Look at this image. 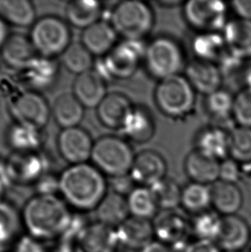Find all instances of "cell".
<instances>
[{
  "instance_id": "484cf974",
  "label": "cell",
  "mask_w": 251,
  "mask_h": 252,
  "mask_svg": "<svg viewBox=\"0 0 251 252\" xmlns=\"http://www.w3.org/2000/svg\"><path fill=\"white\" fill-rule=\"evenodd\" d=\"M220 161L193 150L184 161V169L191 182L213 185L220 179Z\"/></svg>"
},
{
  "instance_id": "2e32d148",
  "label": "cell",
  "mask_w": 251,
  "mask_h": 252,
  "mask_svg": "<svg viewBox=\"0 0 251 252\" xmlns=\"http://www.w3.org/2000/svg\"><path fill=\"white\" fill-rule=\"evenodd\" d=\"M6 163L14 183H36L47 173V160L38 152L28 154L14 153Z\"/></svg>"
},
{
  "instance_id": "5b68a950",
  "label": "cell",
  "mask_w": 251,
  "mask_h": 252,
  "mask_svg": "<svg viewBox=\"0 0 251 252\" xmlns=\"http://www.w3.org/2000/svg\"><path fill=\"white\" fill-rule=\"evenodd\" d=\"M135 154L126 140L116 135L100 137L92 150V164L109 177L129 174Z\"/></svg>"
},
{
  "instance_id": "9c48e42d",
  "label": "cell",
  "mask_w": 251,
  "mask_h": 252,
  "mask_svg": "<svg viewBox=\"0 0 251 252\" xmlns=\"http://www.w3.org/2000/svg\"><path fill=\"white\" fill-rule=\"evenodd\" d=\"M227 12V4L221 1L190 0L183 6L184 19L198 33L222 32Z\"/></svg>"
},
{
  "instance_id": "f546056e",
  "label": "cell",
  "mask_w": 251,
  "mask_h": 252,
  "mask_svg": "<svg viewBox=\"0 0 251 252\" xmlns=\"http://www.w3.org/2000/svg\"><path fill=\"white\" fill-rule=\"evenodd\" d=\"M97 221L117 228L130 217L126 198L109 190L95 209Z\"/></svg>"
},
{
  "instance_id": "8992f818",
  "label": "cell",
  "mask_w": 251,
  "mask_h": 252,
  "mask_svg": "<svg viewBox=\"0 0 251 252\" xmlns=\"http://www.w3.org/2000/svg\"><path fill=\"white\" fill-rule=\"evenodd\" d=\"M146 49V45L143 41L123 40L93 69L106 81L129 79L144 63Z\"/></svg>"
},
{
  "instance_id": "44dd1931",
  "label": "cell",
  "mask_w": 251,
  "mask_h": 252,
  "mask_svg": "<svg viewBox=\"0 0 251 252\" xmlns=\"http://www.w3.org/2000/svg\"><path fill=\"white\" fill-rule=\"evenodd\" d=\"M117 38L110 22L101 19L83 31L80 41L93 56L104 57L116 47Z\"/></svg>"
},
{
  "instance_id": "d590c367",
  "label": "cell",
  "mask_w": 251,
  "mask_h": 252,
  "mask_svg": "<svg viewBox=\"0 0 251 252\" xmlns=\"http://www.w3.org/2000/svg\"><path fill=\"white\" fill-rule=\"evenodd\" d=\"M181 206L185 211L197 215L212 208L211 186L191 182L182 189Z\"/></svg>"
},
{
  "instance_id": "7402d4cb",
  "label": "cell",
  "mask_w": 251,
  "mask_h": 252,
  "mask_svg": "<svg viewBox=\"0 0 251 252\" xmlns=\"http://www.w3.org/2000/svg\"><path fill=\"white\" fill-rule=\"evenodd\" d=\"M0 55L8 67L22 72L38 55L29 36L14 33L7 38Z\"/></svg>"
},
{
  "instance_id": "f5cc1de1",
  "label": "cell",
  "mask_w": 251,
  "mask_h": 252,
  "mask_svg": "<svg viewBox=\"0 0 251 252\" xmlns=\"http://www.w3.org/2000/svg\"><path fill=\"white\" fill-rule=\"evenodd\" d=\"M140 252H170V247L157 240H154Z\"/></svg>"
},
{
  "instance_id": "9f6ffc18",
  "label": "cell",
  "mask_w": 251,
  "mask_h": 252,
  "mask_svg": "<svg viewBox=\"0 0 251 252\" xmlns=\"http://www.w3.org/2000/svg\"><path fill=\"white\" fill-rule=\"evenodd\" d=\"M160 4L162 5H165V7H171L170 5H177V4H184V3H182L180 1H165V2H160Z\"/></svg>"
},
{
  "instance_id": "5bb4252c",
  "label": "cell",
  "mask_w": 251,
  "mask_h": 252,
  "mask_svg": "<svg viewBox=\"0 0 251 252\" xmlns=\"http://www.w3.org/2000/svg\"><path fill=\"white\" fill-rule=\"evenodd\" d=\"M251 227L239 215L222 217L216 244L224 252H242L251 244Z\"/></svg>"
},
{
  "instance_id": "30bf717a",
  "label": "cell",
  "mask_w": 251,
  "mask_h": 252,
  "mask_svg": "<svg viewBox=\"0 0 251 252\" xmlns=\"http://www.w3.org/2000/svg\"><path fill=\"white\" fill-rule=\"evenodd\" d=\"M9 111L15 123L43 129L52 116L51 107L40 92L25 91L12 99Z\"/></svg>"
},
{
  "instance_id": "3957f363",
  "label": "cell",
  "mask_w": 251,
  "mask_h": 252,
  "mask_svg": "<svg viewBox=\"0 0 251 252\" xmlns=\"http://www.w3.org/2000/svg\"><path fill=\"white\" fill-rule=\"evenodd\" d=\"M155 16L148 3L126 0L117 3L110 15V24L123 40L143 41L153 31Z\"/></svg>"
},
{
  "instance_id": "603a6c76",
  "label": "cell",
  "mask_w": 251,
  "mask_h": 252,
  "mask_svg": "<svg viewBox=\"0 0 251 252\" xmlns=\"http://www.w3.org/2000/svg\"><path fill=\"white\" fill-rule=\"evenodd\" d=\"M212 208L221 217L238 215L244 204V195L236 184L219 180L211 185Z\"/></svg>"
},
{
  "instance_id": "e0dca14e",
  "label": "cell",
  "mask_w": 251,
  "mask_h": 252,
  "mask_svg": "<svg viewBox=\"0 0 251 252\" xmlns=\"http://www.w3.org/2000/svg\"><path fill=\"white\" fill-rule=\"evenodd\" d=\"M24 80L31 91L41 92L49 90L56 84L60 75V65L53 58L37 55L22 71Z\"/></svg>"
},
{
  "instance_id": "277c9868",
  "label": "cell",
  "mask_w": 251,
  "mask_h": 252,
  "mask_svg": "<svg viewBox=\"0 0 251 252\" xmlns=\"http://www.w3.org/2000/svg\"><path fill=\"white\" fill-rule=\"evenodd\" d=\"M144 64L150 75L158 81L180 75L186 67L184 49L169 36H157L146 45Z\"/></svg>"
},
{
  "instance_id": "f907efd6",
  "label": "cell",
  "mask_w": 251,
  "mask_h": 252,
  "mask_svg": "<svg viewBox=\"0 0 251 252\" xmlns=\"http://www.w3.org/2000/svg\"><path fill=\"white\" fill-rule=\"evenodd\" d=\"M230 4L238 18L251 21V0H237Z\"/></svg>"
},
{
  "instance_id": "836d02e7",
  "label": "cell",
  "mask_w": 251,
  "mask_h": 252,
  "mask_svg": "<svg viewBox=\"0 0 251 252\" xmlns=\"http://www.w3.org/2000/svg\"><path fill=\"white\" fill-rule=\"evenodd\" d=\"M102 14V3L96 1H71L64 8L67 24L83 31L101 20Z\"/></svg>"
},
{
  "instance_id": "7dc6e473",
  "label": "cell",
  "mask_w": 251,
  "mask_h": 252,
  "mask_svg": "<svg viewBox=\"0 0 251 252\" xmlns=\"http://www.w3.org/2000/svg\"><path fill=\"white\" fill-rule=\"evenodd\" d=\"M15 252H47V251L45 249L42 241L28 234L21 237L17 240Z\"/></svg>"
},
{
  "instance_id": "11a10c76",
  "label": "cell",
  "mask_w": 251,
  "mask_h": 252,
  "mask_svg": "<svg viewBox=\"0 0 251 252\" xmlns=\"http://www.w3.org/2000/svg\"><path fill=\"white\" fill-rule=\"evenodd\" d=\"M244 84L245 90L251 92V65L245 68L244 73Z\"/></svg>"
},
{
  "instance_id": "680465c9",
  "label": "cell",
  "mask_w": 251,
  "mask_h": 252,
  "mask_svg": "<svg viewBox=\"0 0 251 252\" xmlns=\"http://www.w3.org/2000/svg\"></svg>"
},
{
  "instance_id": "ffe728a7",
  "label": "cell",
  "mask_w": 251,
  "mask_h": 252,
  "mask_svg": "<svg viewBox=\"0 0 251 252\" xmlns=\"http://www.w3.org/2000/svg\"><path fill=\"white\" fill-rule=\"evenodd\" d=\"M133 106L125 94L110 92L95 109L96 116L99 122L106 127L121 130Z\"/></svg>"
},
{
  "instance_id": "7a4b0ae2",
  "label": "cell",
  "mask_w": 251,
  "mask_h": 252,
  "mask_svg": "<svg viewBox=\"0 0 251 252\" xmlns=\"http://www.w3.org/2000/svg\"><path fill=\"white\" fill-rule=\"evenodd\" d=\"M22 220L29 235L44 241L66 233L72 215L63 199L55 194H36L24 205Z\"/></svg>"
},
{
  "instance_id": "f35d334b",
  "label": "cell",
  "mask_w": 251,
  "mask_h": 252,
  "mask_svg": "<svg viewBox=\"0 0 251 252\" xmlns=\"http://www.w3.org/2000/svg\"><path fill=\"white\" fill-rule=\"evenodd\" d=\"M23 225L22 215L14 206L0 200V245L13 241Z\"/></svg>"
},
{
  "instance_id": "d6a6232c",
  "label": "cell",
  "mask_w": 251,
  "mask_h": 252,
  "mask_svg": "<svg viewBox=\"0 0 251 252\" xmlns=\"http://www.w3.org/2000/svg\"><path fill=\"white\" fill-rule=\"evenodd\" d=\"M0 18L15 27H32L36 19L34 3L28 0H0Z\"/></svg>"
},
{
  "instance_id": "83f0119b",
  "label": "cell",
  "mask_w": 251,
  "mask_h": 252,
  "mask_svg": "<svg viewBox=\"0 0 251 252\" xmlns=\"http://www.w3.org/2000/svg\"><path fill=\"white\" fill-rule=\"evenodd\" d=\"M42 130L14 123L6 132V142L14 153H37L43 144Z\"/></svg>"
},
{
  "instance_id": "cb8c5ba5",
  "label": "cell",
  "mask_w": 251,
  "mask_h": 252,
  "mask_svg": "<svg viewBox=\"0 0 251 252\" xmlns=\"http://www.w3.org/2000/svg\"><path fill=\"white\" fill-rule=\"evenodd\" d=\"M221 33L228 52L244 61L251 59V21H228Z\"/></svg>"
},
{
  "instance_id": "ba28073f",
  "label": "cell",
  "mask_w": 251,
  "mask_h": 252,
  "mask_svg": "<svg viewBox=\"0 0 251 252\" xmlns=\"http://www.w3.org/2000/svg\"><path fill=\"white\" fill-rule=\"evenodd\" d=\"M196 92L185 76L177 75L160 80L154 91V100L160 111L171 118L189 114L195 105Z\"/></svg>"
},
{
  "instance_id": "4316f807",
  "label": "cell",
  "mask_w": 251,
  "mask_h": 252,
  "mask_svg": "<svg viewBox=\"0 0 251 252\" xmlns=\"http://www.w3.org/2000/svg\"><path fill=\"white\" fill-rule=\"evenodd\" d=\"M155 129V122L149 110L142 106H133L121 131L129 140L145 143L153 138Z\"/></svg>"
},
{
  "instance_id": "f1b7e54d",
  "label": "cell",
  "mask_w": 251,
  "mask_h": 252,
  "mask_svg": "<svg viewBox=\"0 0 251 252\" xmlns=\"http://www.w3.org/2000/svg\"><path fill=\"white\" fill-rule=\"evenodd\" d=\"M157 215L153 222L155 237L157 241L169 246L184 239L187 230V224L181 215L175 210L162 211Z\"/></svg>"
},
{
  "instance_id": "e575fe53",
  "label": "cell",
  "mask_w": 251,
  "mask_h": 252,
  "mask_svg": "<svg viewBox=\"0 0 251 252\" xmlns=\"http://www.w3.org/2000/svg\"><path fill=\"white\" fill-rule=\"evenodd\" d=\"M126 198L129 214L132 217L152 220L159 212L151 188L136 186Z\"/></svg>"
},
{
  "instance_id": "d6986e66",
  "label": "cell",
  "mask_w": 251,
  "mask_h": 252,
  "mask_svg": "<svg viewBox=\"0 0 251 252\" xmlns=\"http://www.w3.org/2000/svg\"><path fill=\"white\" fill-rule=\"evenodd\" d=\"M72 94L85 109H96L108 95L106 80L92 69L76 77Z\"/></svg>"
},
{
  "instance_id": "ab89813d",
  "label": "cell",
  "mask_w": 251,
  "mask_h": 252,
  "mask_svg": "<svg viewBox=\"0 0 251 252\" xmlns=\"http://www.w3.org/2000/svg\"><path fill=\"white\" fill-rule=\"evenodd\" d=\"M235 95L221 88L206 95L205 107L213 118L219 122H225L232 118Z\"/></svg>"
},
{
  "instance_id": "6da1fadb",
  "label": "cell",
  "mask_w": 251,
  "mask_h": 252,
  "mask_svg": "<svg viewBox=\"0 0 251 252\" xmlns=\"http://www.w3.org/2000/svg\"><path fill=\"white\" fill-rule=\"evenodd\" d=\"M59 192L69 207L95 210L109 192V183L93 164H71L59 176Z\"/></svg>"
},
{
  "instance_id": "4fadbf2b",
  "label": "cell",
  "mask_w": 251,
  "mask_h": 252,
  "mask_svg": "<svg viewBox=\"0 0 251 252\" xmlns=\"http://www.w3.org/2000/svg\"><path fill=\"white\" fill-rule=\"evenodd\" d=\"M166 161L161 154L153 150L137 154L130 170V176L137 186L152 187L166 177Z\"/></svg>"
},
{
  "instance_id": "681fc988",
  "label": "cell",
  "mask_w": 251,
  "mask_h": 252,
  "mask_svg": "<svg viewBox=\"0 0 251 252\" xmlns=\"http://www.w3.org/2000/svg\"><path fill=\"white\" fill-rule=\"evenodd\" d=\"M220 248L217 244L213 241L196 239L189 243L185 248L184 252H221Z\"/></svg>"
},
{
  "instance_id": "7bdbcfd3",
  "label": "cell",
  "mask_w": 251,
  "mask_h": 252,
  "mask_svg": "<svg viewBox=\"0 0 251 252\" xmlns=\"http://www.w3.org/2000/svg\"><path fill=\"white\" fill-rule=\"evenodd\" d=\"M232 118L238 126L251 128V92L242 90L234 97Z\"/></svg>"
},
{
  "instance_id": "6f0895ef",
  "label": "cell",
  "mask_w": 251,
  "mask_h": 252,
  "mask_svg": "<svg viewBox=\"0 0 251 252\" xmlns=\"http://www.w3.org/2000/svg\"><path fill=\"white\" fill-rule=\"evenodd\" d=\"M0 70H1V65H0Z\"/></svg>"
},
{
  "instance_id": "4dcf8cb0",
  "label": "cell",
  "mask_w": 251,
  "mask_h": 252,
  "mask_svg": "<svg viewBox=\"0 0 251 252\" xmlns=\"http://www.w3.org/2000/svg\"><path fill=\"white\" fill-rule=\"evenodd\" d=\"M85 109L72 93H64L55 99L51 107L52 116L62 129L74 127L84 119Z\"/></svg>"
},
{
  "instance_id": "b9f144b4",
  "label": "cell",
  "mask_w": 251,
  "mask_h": 252,
  "mask_svg": "<svg viewBox=\"0 0 251 252\" xmlns=\"http://www.w3.org/2000/svg\"><path fill=\"white\" fill-rule=\"evenodd\" d=\"M221 220L222 217L220 215H218L214 210H208L195 215L190 228L196 239L216 242L220 230Z\"/></svg>"
},
{
  "instance_id": "60d3db41",
  "label": "cell",
  "mask_w": 251,
  "mask_h": 252,
  "mask_svg": "<svg viewBox=\"0 0 251 252\" xmlns=\"http://www.w3.org/2000/svg\"><path fill=\"white\" fill-rule=\"evenodd\" d=\"M229 157L240 164H251V128L238 126L231 130Z\"/></svg>"
},
{
  "instance_id": "1f68e13d",
  "label": "cell",
  "mask_w": 251,
  "mask_h": 252,
  "mask_svg": "<svg viewBox=\"0 0 251 252\" xmlns=\"http://www.w3.org/2000/svg\"><path fill=\"white\" fill-rule=\"evenodd\" d=\"M195 59L218 64L224 56L227 48L221 32L198 33L191 42Z\"/></svg>"
},
{
  "instance_id": "d4e9b609",
  "label": "cell",
  "mask_w": 251,
  "mask_h": 252,
  "mask_svg": "<svg viewBox=\"0 0 251 252\" xmlns=\"http://www.w3.org/2000/svg\"><path fill=\"white\" fill-rule=\"evenodd\" d=\"M230 133L221 126H208L197 135L195 150L221 162L229 158Z\"/></svg>"
},
{
  "instance_id": "bcb514c9",
  "label": "cell",
  "mask_w": 251,
  "mask_h": 252,
  "mask_svg": "<svg viewBox=\"0 0 251 252\" xmlns=\"http://www.w3.org/2000/svg\"><path fill=\"white\" fill-rule=\"evenodd\" d=\"M244 62H245L244 60L235 56L227 50L226 54L222 57L217 65L224 77L237 72L238 69L241 68L242 64Z\"/></svg>"
},
{
  "instance_id": "52a82bcc",
  "label": "cell",
  "mask_w": 251,
  "mask_h": 252,
  "mask_svg": "<svg viewBox=\"0 0 251 252\" xmlns=\"http://www.w3.org/2000/svg\"><path fill=\"white\" fill-rule=\"evenodd\" d=\"M29 37L36 54L48 58L62 56L72 42L70 25L56 16L38 18L31 28Z\"/></svg>"
},
{
  "instance_id": "db71d44e",
  "label": "cell",
  "mask_w": 251,
  "mask_h": 252,
  "mask_svg": "<svg viewBox=\"0 0 251 252\" xmlns=\"http://www.w3.org/2000/svg\"><path fill=\"white\" fill-rule=\"evenodd\" d=\"M10 34L9 30H8V25L0 18V49L2 48Z\"/></svg>"
},
{
  "instance_id": "f6af8a7d",
  "label": "cell",
  "mask_w": 251,
  "mask_h": 252,
  "mask_svg": "<svg viewBox=\"0 0 251 252\" xmlns=\"http://www.w3.org/2000/svg\"><path fill=\"white\" fill-rule=\"evenodd\" d=\"M108 183H109V187L111 188L110 190L117 194H122L125 197H126L132 192V189L137 186L134 181L132 180L130 174L110 177V180Z\"/></svg>"
},
{
  "instance_id": "ac0fdd59",
  "label": "cell",
  "mask_w": 251,
  "mask_h": 252,
  "mask_svg": "<svg viewBox=\"0 0 251 252\" xmlns=\"http://www.w3.org/2000/svg\"><path fill=\"white\" fill-rule=\"evenodd\" d=\"M116 230L118 244L127 249L141 251L155 240L153 221L130 216Z\"/></svg>"
},
{
  "instance_id": "7c38bea8",
  "label": "cell",
  "mask_w": 251,
  "mask_h": 252,
  "mask_svg": "<svg viewBox=\"0 0 251 252\" xmlns=\"http://www.w3.org/2000/svg\"><path fill=\"white\" fill-rule=\"evenodd\" d=\"M116 228L96 221L80 229L75 237L74 252H116Z\"/></svg>"
},
{
  "instance_id": "816d5d0a",
  "label": "cell",
  "mask_w": 251,
  "mask_h": 252,
  "mask_svg": "<svg viewBox=\"0 0 251 252\" xmlns=\"http://www.w3.org/2000/svg\"><path fill=\"white\" fill-rule=\"evenodd\" d=\"M13 183L6 162L0 161V191L5 189Z\"/></svg>"
},
{
  "instance_id": "c3c4849f",
  "label": "cell",
  "mask_w": 251,
  "mask_h": 252,
  "mask_svg": "<svg viewBox=\"0 0 251 252\" xmlns=\"http://www.w3.org/2000/svg\"><path fill=\"white\" fill-rule=\"evenodd\" d=\"M37 184L38 194H55L59 192V177L45 174L35 183Z\"/></svg>"
},
{
  "instance_id": "9a60e30c",
  "label": "cell",
  "mask_w": 251,
  "mask_h": 252,
  "mask_svg": "<svg viewBox=\"0 0 251 252\" xmlns=\"http://www.w3.org/2000/svg\"><path fill=\"white\" fill-rule=\"evenodd\" d=\"M184 76L195 92L205 95L221 89L224 78L217 64L197 59L186 65Z\"/></svg>"
},
{
  "instance_id": "ee69618b",
  "label": "cell",
  "mask_w": 251,
  "mask_h": 252,
  "mask_svg": "<svg viewBox=\"0 0 251 252\" xmlns=\"http://www.w3.org/2000/svg\"><path fill=\"white\" fill-rule=\"evenodd\" d=\"M243 171L240 163L231 158L222 160L220 164V179L219 180L236 184L241 179Z\"/></svg>"
},
{
  "instance_id": "8fae6325",
  "label": "cell",
  "mask_w": 251,
  "mask_h": 252,
  "mask_svg": "<svg viewBox=\"0 0 251 252\" xmlns=\"http://www.w3.org/2000/svg\"><path fill=\"white\" fill-rule=\"evenodd\" d=\"M94 143L88 131L79 126L62 129L57 138L59 154L70 165L87 163Z\"/></svg>"
},
{
  "instance_id": "8d00e7d4",
  "label": "cell",
  "mask_w": 251,
  "mask_h": 252,
  "mask_svg": "<svg viewBox=\"0 0 251 252\" xmlns=\"http://www.w3.org/2000/svg\"><path fill=\"white\" fill-rule=\"evenodd\" d=\"M61 57L62 64L68 72L77 76L92 71L95 65L94 56L81 41H72Z\"/></svg>"
},
{
  "instance_id": "74e56055",
  "label": "cell",
  "mask_w": 251,
  "mask_h": 252,
  "mask_svg": "<svg viewBox=\"0 0 251 252\" xmlns=\"http://www.w3.org/2000/svg\"><path fill=\"white\" fill-rule=\"evenodd\" d=\"M150 188L155 196L159 210H176V208L181 206L183 188L176 181L165 177Z\"/></svg>"
}]
</instances>
